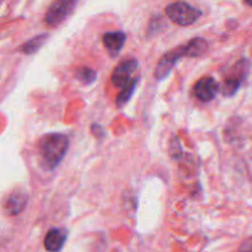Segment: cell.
<instances>
[{
  "label": "cell",
  "mask_w": 252,
  "mask_h": 252,
  "mask_svg": "<svg viewBox=\"0 0 252 252\" xmlns=\"http://www.w3.org/2000/svg\"><path fill=\"white\" fill-rule=\"evenodd\" d=\"M69 149V138L62 133H51L39 139V164L46 171L56 169Z\"/></svg>",
  "instance_id": "6da1fadb"
},
{
  "label": "cell",
  "mask_w": 252,
  "mask_h": 252,
  "mask_svg": "<svg viewBox=\"0 0 252 252\" xmlns=\"http://www.w3.org/2000/svg\"><path fill=\"white\" fill-rule=\"evenodd\" d=\"M170 21L179 26H189L201 17L202 12L197 7L192 6L186 1H175L167 5L165 9Z\"/></svg>",
  "instance_id": "7a4b0ae2"
},
{
  "label": "cell",
  "mask_w": 252,
  "mask_h": 252,
  "mask_svg": "<svg viewBox=\"0 0 252 252\" xmlns=\"http://www.w3.org/2000/svg\"><path fill=\"white\" fill-rule=\"evenodd\" d=\"M76 4L78 0H54L47 10L44 21L51 27L58 26L74 11Z\"/></svg>",
  "instance_id": "3957f363"
},
{
  "label": "cell",
  "mask_w": 252,
  "mask_h": 252,
  "mask_svg": "<svg viewBox=\"0 0 252 252\" xmlns=\"http://www.w3.org/2000/svg\"><path fill=\"white\" fill-rule=\"evenodd\" d=\"M182 57H186V49L185 46L176 47V48L171 49L167 53H165L161 57V59L158 63L157 68H155L154 75L158 80H162V79L166 78L170 74V71L172 70V68L175 66V64L182 58Z\"/></svg>",
  "instance_id": "277c9868"
},
{
  "label": "cell",
  "mask_w": 252,
  "mask_h": 252,
  "mask_svg": "<svg viewBox=\"0 0 252 252\" xmlns=\"http://www.w3.org/2000/svg\"><path fill=\"white\" fill-rule=\"evenodd\" d=\"M138 69V62L135 59H127V61L121 62L117 64L112 71L111 81L116 88H125L132 79V75L135 73Z\"/></svg>",
  "instance_id": "5b68a950"
},
{
  "label": "cell",
  "mask_w": 252,
  "mask_h": 252,
  "mask_svg": "<svg viewBox=\"0 0 252 252\" xmlns=\"http://www.w3.org/2000/svg\"><path fill=\"white\" fill-rule=\"evenodd\" d=\"M219 91H220V85L212 76H203L193 86L194 96L197 97V100L202 101V102H209V101L214 100Z\"/></svg>",
  "instance_id": "8992f818"
},
{
  "label": "cell",
  "mask_w": 252,
  "mask_h": 252,
  "mask_svg": "<svg viewBox=\"0 0 252 252\" xmlns=\"http://www.w3.org/2000/svg\"><path fill=\"white\" fill-rule=\"evenodd\" d=\"M27 201H29V196L26 192L22 189H15L7 196L5 201V211L9 216H17L24 211Z\"/></svg>",
  "instance_id": "52a82bcc"
},
{
  "label": "cell",
  "mask_w": 252,
  "mask_h": 252,
  "mask_svg": "<svg viewBox=\"0 0 252 252\" xmlns=\"http://www.w3.org/2000/svg\"><path fill=\"white\" fill-rule=\"evenodd\" d=\"M126 38H127L126 33L122 31L107 32V33L103 34L102 43L105 46V48L107 49L108 53L111 54V57L115 58L122 51L123 46L126 43Z\"/></svg>",
  "instance_id": "ba28073f"
},
{
  "label": "cell",
  "mask_w": 252,
  "mask_h": 252,
  "mask_svg": "<svg viewBox=\"0 0 252 252\" xmlns=\"http://www.w3.org/2000/svg\"><path fill=\"white\" fill-rule=\"evenodd\" d=\"M66 236H68V233L64 229H51L44 238V248L49 252H58L65 244Z\"/></svg>",
  "instance_id": "9c48e42d"
},
{
  "label": "cell",
  "mask_w": 252,
  "mask_h": 252,
  "mask_svg": "<svg viewBox=\"0 0 252 252\" xmlns=\"http://www.w3.org/2000/svg\"><path fill=\"white\" fill-rule=\"evenodd\" d=\"M185 49H186V57H191V58L201 57L208 51V42L202 37H196L185 44Z\"/></svg>",
  "instance_id": "30bf717a"
},
{
  "label": "cell",
  "mask_w": 252,
  "mask_h": 252,
  "mask_svg": "<svg viewBox=\"0 0 252 252\" xmlns=\"http://www.w3.org/2000/svg\"><path fill=\"white\" fill-rule=\"evenodd\" d=\"M48 33H42V34H37L34 36L33 38L29 39L27 42H25L21 47H20V51L25 54H33L36 53L37 51H39L42 46L47 42L48 39Z\"/></svg>",
  "instance_id": "8fae6325"
},
{
  "label": "cell",
  "mask_w": 252,
  "mask_h": 252,
  "mask_svg": "<svg viewBox=\"0 0 252 252\" xmlns=\"http://www.w3.org/2000/svg\"><path fill=\"white\" fill-rule=\"evenodd\" d=\"M138 80H139L138 78L132 79V80H130L129 83L125 86V88H122L121 93L117 95V100H116V105H117L118 107H122V106H125L126 103L128 102V100L132 97L133 93H134V90H135V86H137V84H138Z\"/></svg>",
  "instance_id": "7c38bea8"
},
{
  "label": "cell",
  "mask_w": 252,
  "mask_h": 252,
  "mask_svg": "<svg viewBox=\"0 0 252 252\" xmlns=\"http://www.w3.org/2000/svg\"><path fill=\"white\" fill-rule=\"evenodd\" d=\"M241 83H243V80L236 78V76H228V78L224 79L223 84L220 85V93L223 94L224 96H233L234 94L239 90Z\"/></svg>",
  "instance_id": "4fadbf2b"
},
{
  "label": "cell",
  "mask_w": 252,
  "mask_h": 252,
  "mask_svg": "<svg viewBox=\"0 0 252 252\" xmlns=\"http://www.w3.org/2000/svg\"><path fill=\"white\" fill-rule=\"evenodd\" d=\"M75 76L84 85H90V84H93L96 80L97 74H96V71L94 69L89 68V66H81V68H79L76 70Z\"/></svg>",
  "instance_id": "5bb4252c"
},
{
  "label": "cell",
  "mask_w": 252,
  "mask_h": 252,
  "mask_svg": "<svg viewBox=\"0 0 252 252\" xmlns=\"http://www.w3.org/2000/svg\"><path fill=\"white\" fill-rule=\"evenodd\" d=\"M239 252H252V238L244 241L243 245L239 249Z\"/></svg>",
  "instance_id": "9a60e30c"
},
{
  "label": "cell",
  "mask_w": 252,
  "mask_h": 252,
  "mask_svg": "<svg viewBox=\"0 0 252 252\" xmlns=\"http://www.w3.org/2000/svg\"><path fill=\"white\" fill-rule=\"evenodd\" d=\"M91 132H93V134H95V137L101 138L105 135V130H103V128L98 125H93V127H91Z\"/></svg>",
  "instance_id": "2e32d148"
},
{
  "label": "cell",
  "mask_w": 252,
  "mask_h": 252,
  "mask_svg": "<svg viewBox=\"0 0 252 252\" xmlns=\"http://www.w3.org/2000/svg\"><path fill=\"white\" fill-rule=\"evenodd\" d=\"M244 1H245L248 5H250V6H252V0H244Z\"/></svg>",
  "instance_id": "e0dca14e"
}]
</instances>
